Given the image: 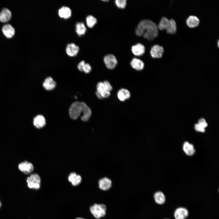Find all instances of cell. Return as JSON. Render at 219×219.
Segmentation results:
<instances>
[{"instance_id": "36", "label": "cell", "mask_w": 219, "mask_h": 219, "mask_svg": "<svg viewBox=\"0 0 219 219\" xmlns=\"http://www.w3.org/2000/svg\"><path fill=\"white\" fill-rule=\"evenodd\" d=\"M217 46H218V47H219V41H218Z\"/></svg>"}, {"instance_id": "6", "label": "cell", "mask_w": 219, "mask_h": 219, "mask_svg": "<svg viewBox=\"0 0 219 219\" xmlns=\"http://www.w3.org/2000/svg\"><path fill=\"white\" fill-rule=\"evenodd\" d=\"M18 168L19 171L25 174H28L31 173L34 169L33 164L27 161L20 163L18 165Z\"/></svg>"}, {"instance_id": "14", "label": "cell", "mask_w": 219, "mask_h": 219, "mask_svg": "<svg viewBox=\"0 0 219 219\" xmlns=\"http://www.w3.org/2000/svg\"><path fill=\"white\" fill-rule=\"evenodd\" d=\"M68 180L72 185L76 186L79 185L82 181V178L75 172L71 173L68 177Z\"/></svg>"}, {"instance_id": "21", "label": "cell", "mask_w": 219, "mask_h": 219, "mask_svg": "<svg viewBox=\"0 0 219 219\" xmlns=\"http://www.w3.org/2000/svg\"><path fill=\"white\" fill-rule=\"evenodd\" d=\"M200 20L199 18L194 16H190L186 20L187 25L190 28H193L197 26L199 24Z\"/></svg>"}, {"instance_id": "16", "label": "cell", "mask_w": 219, "mask_h": 219, "mask_svg": "<svg viewBox=\"0 0 219 219\" xmlns=\"http://www.w3.org/2000/svg\"><path fill=\"white\" fill-rule=\"evenodd\" d=\"M33 124L36 128L40 129L43 127L46 124V120L44 116L42 115H38L34 119Z\"/></svg>"}, {"instance_id": "5", "label": "cell", "mask_w": 219, "mask_h": 219, "mask_svg": "<svg viewBox=\"0 0 219 219\" xmlns=\"http://www.w3.org/2000/svg\"><path fill=\"white\" fill-rule=\"evenodd\" d=\"M97 91L96 95L99 99H102L109 97L110 95V92L105 89L103 82H99L97 85Z\"/></svg>"}, {"instance_id": "23", "label": "cell", "mask_w": 219, "mask_h": 219, "mask_svg": "<svg viewBox=\"0 0 219 219\" xmlns=\"http://www.w3.org/2000/svg\"><path fill=\"white\" fill-rule=\"evenodd\" d=\"M131 65L134 69L140 71L142 70L144 68V63L141 60L136 58H133L131 61Z\"/></svg>"}, {"instance_id": "29", "label": "cell", "mask_w": 219, "mask_h": 219, "mask_svg": "<svg viewBox=\"0 0 219 219\" xmlns=\"http://www.w3.org/2000/svg\"><path fill=\"white\" fill-rule=\"evenodd\" d=\"M207 127L206 123H197L195 125V129L196 131L202 132H204L205 131V128Z\"/></svg>"}, {"instance_id": "11", "label": "cell", "mask_w": 219, "mask_h": 219, "mask_svg": "<svg viewBox=\"0 0 219 219\" xmlns=\"http://www.w3.org/2000/svg\"><path fill=\"white\" fill-rule=\"evenodd\" d=\"M79 50V47L74 43L68 44L66 48L67 54L69 56H75L78 53Z\"/></svg>"}, {"instance_id": "9", "label": "cell", "mask_w": 219, "mask_h": 219, "mask_svg": "<svg viewBox=\"0 0 219 219\" xmlns=\"http://www.w3.org/2000/svg\"><path fill=\"white\" fill-rule=\"evenodd\" d=\"M82 112L83 115L81 117V120L84 121H88L91 115L92 111L90 108L84 103L81 102Z\"/></svg>"}, {"instance_id": "31", "label": "cell", "mask_w": 219, "mask_h": 219, "mask_svg": "<svg viewBox=\"0 0 219 219\" xmlns=\"http://www.w3.org/2000/svg\"><path fill=\"white\" fill-rule=\"evenodd\" d=\"M106 89L110 92L112 89V87L109 82L105 81L103 82Z\"/></svg>"}, {"instance_id": "7", "label": "cell", "mask_w": 219, "mask_h": 219, "mask_svg": "<svg viewBox=\"0 0 219 219\" xmlns=\"http://www.w3.org/2000/svg\"><path fill=\"white\" fill-rule=\"evenodd\" d=\"M104 61L106 67L108 69H112L114 68L117 64V61L113 55L109 54L105 56Z\"/></svg>"}, {"instance_id": "34", "label": "cell", "mask_w": 219, "mask_h": 219, "mask_svg": "<svg viewBox=\"0 0 219 219\" xmlns=\"http://www.w3.org/2000/svg\"><path fill=\"white\" fill-rule=\"evenodd\" d=\"M75 219H85L84 218L81 217H78L76 218Z\"/></svg>"}, {"instance_id": "33", "label": "cell", "mask_w": 219, "mask_h": 219, "mask_svg": "<svg viewBox=\"0 0 219 219\" xmlns=\"http://www.w3.org/2000/svg\"><path fill=\"white\" fill-rule=\"evenodd\" d=\"M85 63L84 61H82L80 62L78 65V69L80 71H82L84 66Z\"/></svg>"}, {"instance_id": "17", "label": "cell", "mask_w": 219, "mask_h": 219, "mask_svg": "<svg viewBox=\"0 0 219 219\" xmlns=\"http://www.w3.org/2000/svg\"><path fill=\"white\" fill-rule=\"evenodd\" d=\"M58 13L60 17L67 19L71 16V11L68 7L64 6L59 9Z\"/></svg>"}, {"instance_id": "3", "label": "cell", "mask_w": 219, "mask_h": 219, "mask_svg": "<svg viewBox=\"0 0 219 219\" xmlns=\"http://www.w3.org/2000/svg\"><path fill=\"white\" fill-rule=\"evenodd\" d=\"M27 186L30 189L37 190L41 185V179L38 175L33 174L28 177L26 179Z\"/></svg>"}, {"instance_id": "28", "label": "cell", "mask_w": 219, "mask_h": 219, "mask_svg": "<svg viewBox=\"0 0 219 219\" xmlns=\"http://www.w3.org/2000/svg\"><path fill=\"white\" fill-rule=\"evenodd\" d=\"M87 26L89 28L92 27L97 23V19L92 15H89L86 19Z\"/></svg>"}, {"instance_id": "35", "label": "cell", "mask_w": 219, "mask_h": 219, "mask_svg": "<svg viewBox=\"0 0 219 219\" xmlns=\"http://www.w3.org/2000/svg\"><path fill=\"white\" fill-rule=\"evenodd\" d=\"M1 205H2V203H1V202L0 200V207H1Z\"/></svg>"}, {"instance_id": "13", "label": "cell", "mask_w": 219, "mask_h": 219, "mask_svg": "<svg viewBox=\"0 0 219 219\" xmlns=\"http://www.w3.org/2000/svg\"><path fill=\"white\" fill-rule=\"evenodd\" d=\"M2 30L4 35L8 38H12L15 33L14 29L10 24L4 25L2 27Z\"/></svg>"}, {"instance_id": "20", "label": "cell", "mask_w": 219, "mask_h": 219, "mask_svg": "<svg viewBox=\"0 0 219 219\" xmlns=\"http://www.w3.org/2000/svg\"><path fill=\"white\" fill-rule=\"evenodd\" d=\"M132 51L135 55L140 56L144 53L145 47L141 43H138L132 47Z\"/></svg>"}, {"instance_id": "30", "label": "cell", "mask_w": 219, "mask_h": 219, "mask_svg": "<svg viewBox=\"0 0 219 219\" xmlns=\"http://www.w3.org/2000/svg\"><path fill=\"white\" fill-rule=\"evenodd\" d=\"M126 0H116L115 3L117 6L119 8H124L126 4Z\"/></svg>"}, {"instance_id": "18", "label": "cell", "mask_w": 219, "mask_h": 219, "mask_svg": "<svg viewBox=\"0 0 219 219\" xmlns=\"http://www.w3.org/2000/svg\"><path fill=\"white\" fill-rule=\"evenodd\" d=\"M56 85V83L51 77L47 78L44 80L43 86L47 90H51L54 89Z\"/></svg>"}, {"instance_id": "22", "label": "cell", "mask_w": 219, "mask_h": 219, "mask_svg": "<svg viewBox=\"0 0 219 219\" xmlns=\"http://www.w3.org/2000/svg\"><path fill=\"white\" fill-rule=\"evenodd\" d=\"M154 197L155 202L158 204H163L165 201V196L163 193L161 191L155 192Z\"/></svg>"}, {"instance_id": "8", "label": "cell", "mask_w": 219, "mask_h": 219, "mask_svg": "<svg viewBox=\"0 0 219 219\" xmlns=\"http://www.w3.org/2000/svg\"><path fill=\"white\" fill-rule=\"evenodd\" d=\"M163 48L158 45H155L152 47L150 50L151 57L155 58H160L164 52Z\"/></svg>"}, {"instance_id": "19", "label": "cell", "mask_w": 219, "mask_h": 219, "mask_svg": "<svg viewBox=\"0 0 219 219\" xmlns=\"http://www.w3.org/2000/svg\"><path fill=\"white\" fill-rule=\"evenodd\" d=\"M117 95L118 99L120 101H124L130 98V94L128 90L122 88L118 91Z\"/></svg>"}, {"instance_id": "27", "label": "cell", "mask_w": 219, "mask_h": 219, "mask_svg": "<svg viewBox=\"0 0 219 219\" xmlns=\"http://www.w3.org/2000/svg\"><path fill=\"white\" fill-rule=\"evenodd\" d=\"M75 28L76 32L79 36L84 34L86 30L84 23L82 22L77 23L76 25Z\"/></svg>"}, {"instance_id": "15", "label": "cell", "mask_w": 219, "mask_h": 219, "mask_svg": "<svg viewBox=\"0 0 219 219\" xmlns=\"http://www.w3.org/2000/svg\"><path fill=\"white\" fill-rule=\"evenodd\" d=\"M12 17L11 11L6 8L3 9L0 12V21L5 23L9 21Z\"/></svg>"}, {"instance_id": "25", "label": "cell", "mask_w": 219, "mask_h": 219, "mask_svg": "<svg viewBox=\"0 0 219 219\" xmlns=\"http://www.w3.org/2000/svg\"><path fill=\"white\" fill-rule=\"evenodd\" d=\"M169 19L165 17H162L158 25V28L160 30H166L167 29L169 24Z\"/></svg>"}, {"instance_id": "24", "label": "cell", "mask_w": 219, "mask_h": 219, "mask_svg": "<svg viewBox=\"0 0 219 219\" xmlns=\"http://www.w3.org/2000/svg\"><path fill=\"white\" fill-rule=\"evenodd\" d=\"M183 149L185 153L189 156L193 155L195 152V150L193 145L187 141L184 143Z\"/></svg>"}, {"instance_id": "12", "label": "cell", "mask_w": 219, "mask_h": 219, "mask_svg": "<svg viewBox=\"0 0 219 219\" xmlns=\"http://www.w3.org/2000/svg\"><path fill=\"white\" fill-rule=\"evenodd\" d=\"M99 188L103 190L109 189L112 186V181L107 177H104L100 179L98 182Z\"/></svg>"}, {"instance_id": "32", "label": "cell", "mask_w": 219, "mask_h": 219, "mask_svg": "<svg viewBox=\"0 0 219 219\" xmlns=\"http://www.w3.org/2000/svg\"><path fill=\"white\" fill-rule=\"evenodd\" d=\"M91 70V67L90 65L88 63H85L83 69V71L86 73H88L90 72Z\"/></svg>"}, {"instance_id": "26", "label": "cell", "mask_w": 219, "mask_h": 219, "mask_svg": "<svg viewBox=\"0 0 219 219\" xmlns=\"http://www.w3.org/2000/svg\"><path fill=\"white\" fill-rule=\"evenodd\" d=\"M169 24L168 28L166 30L167 33L173 34L176 31V25L175 21L172 19H169Z\"/></svg>"}, {"instance_id": "4", "label": "cell", "mask_w": 219, "mask_h": 219, "mask_svg": "<svg viewBox=\"0 0 219 219\" xmlns=\"http://www.w3.org/2000/svg\"><path fill=\"white\" fill-rule=\"evenodd\" d=\"M81 112V102H75L73 103L70 107L69 115L71 118L76 120L79 116Z\"/></svg>"}, {"instance_id": "2", "label": "cell", "mask_w": 219, "mask_h": 219, "mask_svg": "<svg viewBox=\"0 0 219 219\" xmlns=\"http://www.w3.org/2000/svg\"><path fill=\"white\" fill-rule=\"evenodd\" d=\"M90 211L96 219L104 217L106 214V206L103 204H94L90 207Z\"/></svg>"}, {"instance_id": "10", "label": "cell", "mask_w": 219, "mask_h": 219, "mask_svg": "<svg viewBox=\"0 0 219 219\" xmlns=\"http://www.w3.org/2000/svg\"><path fill=\"white\" fill-rule=\"evenodd\" d=\"M188 215V210L184 207L178 208L176 210L174 213V216L176 219H185Z\"/></svg>"}, {"instance_id": "1", "label": "cell", "mask_w": 219, "mask_h": 219, "mask_svg": "<svg viewBox=\"0 0 219 219\" xmlns=\"http://www.w3.org/2000/svg\"><path fill=\"white\" fill-rule=\"evenodd\" d=\"M135 32L137 36H143L149 40H153L158 34L157 26L154 22L148 19L141 21L138 25Z\"/></svg>"}]
</instances>
